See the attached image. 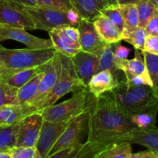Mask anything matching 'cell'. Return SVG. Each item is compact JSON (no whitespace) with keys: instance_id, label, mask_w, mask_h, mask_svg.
Wrapping results in <instances>:
<instances>
[{"instance_id":"obj_40","label":"cell","mask_w":158,"mask_h":158,"mask_svg":"<svg viewBox=\"0 0 158 158\" xmlns=\"http://www.w3.org/2000/svg\"><path fill=\"white\" fill-rule=\"evenodd\" d=\"M147 34L151 35H158V7H156L155 11L153 13L152 16L151 17L147 23L144 28Z\"/></svg>"},{"instance_id":"obj_10","label":"cell","mask_w":158,"mask_h":158,"mask_svg":"<svg viewBox=\"0 0 158 158\" xmlns=\"http://www.w3.org/2000/svg\"><path fill=\"white\" fill-rule=\"evenodd\" d=\"M0 25L34 30L35 26L29 14L21 6L0 0Z\"/></svg>"},{"instance_id":"obj_2","label":"cell","mask_w":158,"mask_h":158,"mask_svg":"<svg viewBox=\"0 0 158 158\" xmlns=\"http://www.w3.org/2000/svg\"><path fill=\"white\" fill-rule=\"evenodd\" d=\"M110 92L117 104L131 117L158 105V98L152 87L148 85L131 86L125 80Z\"/></svg>"},{"instance_id":"obj_8","label":"cell","mask_w":158,"mask_h":158,"mask_svg":"<svg viewBox=\"0 0 158 158\" xmlns=\"http://www.w3.org/2000/svg\"><path fill=\"white\" fill-rule=\"evenodd\" d=\"M43 120L39 112L24 117L19 123L15 147H35Z\"/></svg>"},{"instance_id":"obj_18","label":"cell","mask_w":158,"mask_h":158,"mask_svg":"<svg viewBox=\"0 0 158 158\" xmlns=\"http://www.w3.org/2000/svg\"><path fill=\"white\" fill-rule=\"evenodd\" d=\"M124 141L141 145L148 150L158 154V129L135 128L130 131L124 137Z\"/></svg>"},{"instance_id":"obj_36","label":"cell","mask_w":158,"mask_h":158,"mask_svg":"<svg viewBox=\"0 0 158 158\" xmlns=\"http://www.w3.org/2000/svg\"><path fill=\"white\" fill-rule=\"evenodd\" d=\"M36 6L67 12L73 9L69 0H36Z\"/></svg>"},{"instance_id":"obj_1","label":"cell","mask_w":158,"mask_h":158,"mask_svg":"<svg viewBox=\"0 0 158 158\" xmlns=\"http://www.w3.org/2000/svg\"><path fill=\"white\" fill-rule=\"evenodd\" d=\"M135 128L131 116L117 104L110 92L105 93L97 97L90 111L86 142L96 154L108 145L124 141Z\"/></svg>"},{"instance_id":"obj_25","label":"cell","mask_w":158,"mask_h":158,"mask_svg":"<svg viewBox=\"0 0 158 158\" xmlns=\"http://www.w3.org/2000/svg\"><path fill=\"white\" fill-rule=\"evenodd\" d=\"M158 111V105L151 109L140 114L131 116V121L140 129H155L157 121V114Z\"/></svg>"},{"instance_id":"obj_39","label":"cell","mask_w":158,"mask_h":158,"mask_svg":"<svg viewBox=\"0 0 158 158\" xmlns=\"http://www.w3.org/2000/svg\"><path fill=\"white\" fill-rule=\"evenodd\" d=\"M126 83L131 86H142V85H148L152 86V81L149 73L147 72L145 73L140 75L135 76L131 78L130 80H126Z\"/></svg>"},{"instance_id":"obj_5","label":"cell","mask_w":158,"mask_h":158,"mask_svg":"<svg viewBox=\"0 0 158 158\" xmlns=\"http://www.w3.org/2000/svg\"><path fill=\"white\" fill-rule=\"evenodd\" d=\"M56 53L54 48L43 49H8L0 45V63L9 69H24L43 66Z\"/></svg>"},{"instance_id":"obj_29","label":"cell","mask_w":158,"mask_h":158,"mask_svg":"<svg viewBox=\"0 0 158 158\" xmlns=\"http://www.w3.org/2000/svg\"><path fill=\"white\" fill-rule=\"evenodd\" d=\"M141 53L144 58L147 69L152 81L151 87L154 94L158 98V56L148 53L144 51H141Z\"/></svg>"},{"instance_id":"obj_50","label":"cell","mask_w":158,"mask_h":158,"mask_svg":"<svg viewBox=\"0 0 158 158\" xmlns=\"http://www.w3.org/2000/svg\"><path fill=\"white\" fill-rule=\"evenodd\" d=\"M154 2H155V4L157 5V6L158 7V0H154Z\"/></svg>"},{"instance_id":"obj_11","label":"cell","mask_w":158,"mask_h":158,"mask_svg":"<svg viewBox=\"0 0 158 158\" xmlns=\"http://www.w3.org/2000/svg\"><path fill=\"white\" fill-rule=\"evenodd\" d=\"M67 122L43 120L35 148L41 158H47L49 151L64 131Z\"/></svg>"},{"instance_id":"obj_44","label":"cell","mask_w":158,"mask_h":158,"mask_svg":"<svg viewBox=\"0 0 158 158\" xmlns=\"http://www.w3.org/2000/svg\"><path fill=\"white\" fill-rule=\"evenodd\" d=\"M16 6L25 7V6H36V0H5Z\"/></svg>"},{"instance_id":"obj_9","label":"cell","mask_w":158,"mask_h":158,"mask_svg":"<svg viewBox=\"0 0 158 158\" xmlns=\"http://www.w3.org/2000/svg\"><path fill=\"white\" fill-rule=\"evenodd\" d=\"M15 40L27 46L28 49H52L53 44L50 39L39 38L28 33L26 29L14 26L0 25V43L5 40Z\"/></svg>"},{"instance_id":"obj_19","label":"cell","mask_w":158,"mask_h":158,"mask_svg":"<svg viewBox=\"0 0 158 158\" xmlns=\"http://www.w3.org/2000/svg\"><path fill=\"white\" fill-rule=\"evenodd\" d=\"M94 27L103 42L109 44H115L122 40L121 33L117 26L103 14L97 15L94 20Z\"/></svg>"},{"instance_id":"obj_21","label":"cell","mask_w":158,"mask_h":158,"mask_svg":"<svg viewBox=\"0 0 158 158\" xmlns=\"http://www.w3.org/2000/svg\"><path fill=\"white\" fill-rule=\"evenodd\" d=\"M131 154V143L123 141L114 143L105 147L94 154L93 158H130Z\"/></svg>"},{"instance_id":"obj_33","label":"cell","mask_w":158,"mask_h":158,"mask_svg":"<svg viewBox=\"0 0 158 158\" xmlns=\"http://www.w3.org/2000/svg\"><path fill=\"white\" fill-rule=\"evenodd\" d=\"M19 123L9 127H0V148L15 147Z\"/></svg>"},{"instance_id":"obj_14","label":"cell","mask_w":158,"mask_h":158,"mask_svg":"<svg viewBox=\"0 0 158 158\" xmlns=\"http://www.w3.org/2000/svg\"><path fill=\"white\" fill-rule=\"evenodd\" d=\"M70 59L77 76L84 86L87 87L89 80L97 71L99 56L81 50Z\"/></svg>"},{"instance_id":"obj_27","label":"cell","mask_w":158,"mask_h":158,"mask_svg":"<svg viewBox=\"0 0 158 158\" xmlns=\"http://www.w3.org/2000/svg\"><path fill=\"white\" fill-rule=\"evenodd\" d=\"M147 35L148 34L143 28L137 26L134 29H123L121 33V39L132 45L136 49L143 51Z\"/></svg>"},{"instance_id":"obj_32","label":"cell","mask_w":158,"mask_h":158,"mask_svg":"<svg viewBox=\"0 0 158 158\" xmlns=\"http://www.w3.org/2000/svg\"><path fill=\"white\" fill-rule=\"evenodd\" d=\"M49 37H50V40H52V44H53V48L57 52L60 53L61 55L65 56L66 57H69V58H72L77 52L81 51L80 49H75V48L66 44L60 38V35L56 32V31L54 29L49 31Z\"/></svg>"},{"instance_id":"obj_45","label":"cell","mask_w":158,"mask_h":158,"mask_svg":"<svg viewBox=\"0 0 158 158\" xmlns=\"http://www.w3.org/2000/svg\"><path fill=\"white\" fill-rule=\"evenodd\" d=\"M12 148H0V158H12Z\"/></svg>"},{"instance_id":"obj_12","label":"cell","mask_w":158,"mask_h":158,"mask_svg":"<svg viewBox=\"0 0 158 158\" xmlns=\"http://www.w3.org/2000/svg\"><path fill=\"white\" fill-rule=\"evenodd\" d=\"M77 29L80 33V44L82 51L100 56L106 43L97 33L93 21L81 19Z\"/></svg>"},{"instance_id":"obj_34","label":"cell","mask_w":158,"mask_h":158,"mask_svg":"<svg viewBox=\"0 0 158 158\" xmlns=\"http://www.w3.org/2000/svg\"><path fill=\"white\" fill-rule=\"evenodd\" d=\"M19 88L8 84L6 82L0 83V106L13 104Z\"/></svg>"},{"instance_id":"obj_42","label":"cell","mask_w":158,"mask_h":158,"mask_svg":"<svg viewBox=\"0 0 158 158\" xmlns=\"http://www.w3.org/2000/svg\"><path fill=\"white\" fill-rule=\"evenodd\" d=\"M66 17H67V20L71 26H73V27L76 28L78 27L81 17L80 16L79 13L75 9H72L70 10L67 11L66 12Z\"/></svg>"},{"instance_id":"obj_13","label":"cell","mask_w":158,"mask_h":158,"mask_svg":"<svg viewBox=\"0 0 158 158\" xmlns=\"http://www.w3.org/2000/svg\"><path fill=\"white\" fill-rule=\"evenodd\" d=\"M60 60V53L56 52L53 58L51 59L49 62L46 63L44 73L39 84L35 97L27 105L35 107V105L40 103L43 98H45L48 95V94L52 90L56 81Z\"/></svg>"},{"instance_id":"obj_47","label":"cell","mask_w":158,"mask_h":158,"mask_svg":"<svg viewBox=\"0 0 158 158\" xmlns=\"http://www.w3.org/2000/svg\"><path fill=\"white\" fill-rule=\"evenodd\" d=\"M141 0H117V5L124 4H137Z\"/></svg>"},{"instance_id":"obj_22","label":"cell","mask_w":158,"mask_h":158,"mask_svg":"<svg viewBox=\"0 0 158 158\" xmlns=\"http://www.w3.org/2000/svg\"><path fill=\"white\" fill-rule=\"evenodd\" d=\"M43 73H44V71L43 73L37 74L32 80L27 82L23 86L19 88L16 98H15L13 104L27 105L33 100L37 93L39 84H40V80L43 77Z\"/></svg>"},{"instance_id":"obj_35","label":"cell","mask_w":158,"mask_h":158,"mask_svg":"<svg viewBox=\"0 0 158 158\" xmlns=\"http://www.w3.org/2000/svg\"><path fill=\"white\" fill-rule=\"evenodd\" d=\"M100 14H103L105 16L107 17L117 26L120 33H122L124 29V24H123V18L119 11L117 5H108L101 11Z\"/></svg>"},{"instance_id":"obj_28","label":"cell","mask_w":158,"mask_h":158,"mask_svg":"<svg viewBox=\"0 0 158 158\" xmlns=\"http://www.w3.org/2000/svg\"><path fill=\"white\" fill-rule=\"evenodd\" d=\"M123 18L124 29H134L138 26L139 19L136 4L117 5Z\"/></svg>"},{"instance_id":"obj_26","label":"cell","mask_w":158,"mask_h":158,"mask_svg":"<svg viewBox=\"0 0 158 158\" xmlns=\"http://www.w3.org/2000/svg\"><path fill=\"white\" fill-rule=\"evenodd\" d=\"M114 45L115 44H109V43L105 45L103 51L99 56V61L96 73L103 70L110 71L113 73H117L119 70H117L115 65L114 52Z\"/></svg>"},{"instance_id":"obj_20","label":"cell","mask_w":158,"mask_h":158,"mask_svg":"<svg viewBox=\"0 0 158 158\" xmlns=\"http://www.w3.org/2000/svg\"><path fill=\"white\" fill-rule=\"evenodd\" d=\"M81 19L93 21L108 6L107 0H69Z\"/></svg>"},{"instance_id":"obj_15","label":"cell","mask_w":158,"mask_h":158,"mask_svg":"<svg viewBox=\"0 0 158 158\" xmlns=\"http://www.w3.org/2000/svg\"><path fill=\"white\" fill-rule=\"evenodd\" d=\"M122 80H119L117 73L107 70L100 71L92 77L87 86V89L95 97L111 91L117 87Z\"/></svg>"},{"instance_id":"obj_30","label":"cell","mask_w":158,"mask_h":158,"mask_svg":"<svg viewBox=\"0 0 158 158\" xmlns=\"http://www.w3.org/2000/svg\"><path fill=\"white\" fill-rule=\"evenodd\" d=\"M54 30L66 44L75 49L82 50L80 44V33L77 28L66 26L56 28Z\"/></svg>"},{"instance_id":"obj_48","label":"cell","mask_w":158,"mask_h":158,"mask_svg":"<svg viewBox=\"0 0 158 158\" xmlns=\"http://www.w3.org/2000/svg\"><path fill=\"white\" fill-rule=\"evenodd\" d=\"M11 70H13V69H6V68L3 67L2 65L0 63V75L1 74H4V73H6L9 72V71Z\"/></svg>"},{"instance_id":"obj_37","label":"cell","mask_w":158,"mask_h":158,"mask_svg":"<svg viewBox=\"0 0 158 158\" xmlns=\"http://www.w3.org/2000/svg\"><path fill=\"white\" fill-rule=\"evenodd\" d=\"M12 158H41L35 147H13Z\"/></svg>"},{"instance_id":"obj_4","label":"cell","mask_w":158,"mask_h":158,"mask_svg":"<svg viewBox=\"0 0 158 158\" xmlns=\"http://www.w3.org/2000/svg\"><path fill=\"white\" fill-rule=\"evenodd\" d=\"M97 97L89 92L87 88L74 92L69 100L44 108L38 111L43 120L51 122H68L87 110L92 109Z\"/></svg>"},{"instance_id":"obj_46","label":"cell","mask_w":158,"mask_h":158,"mask_svg":"<svg viewBox=\"0 0 158 158\" xmlns=\"http://www.w3.org/2000/svg\"><path fill=\"white\" fill-rule=\"evenodd\" d=\"M19 70H21V69H13V70L9 71V72L6 73L1 74V75H0V83L6 82L9 77H10L11 76L13 75L14 73H17L18 71H19Z\"/></svg>"},{"instance_id":"obj_6","label":"cell","mask_w":158,"mask_h":158,"mask_svg":"<svg viewBox=\"0 0 158 158\" xmlns=\"http://www.w3.org/2000/svg\"><path fill=\"white\" fill-rule=\"evenodd\" d=\"M91 110L84 111L67 122L64 131L49 151L48 157L62 150L83 143V139L88 135V124Z\"/></svg>"},{"instance_id":"obj_7","label":"cell","mask_w":158,"mask_h":158,"mask_svg":"<svg viewBox=\"0 0 158 158\" xmlns=\"http://www.w3.org/2000/svg\"><path fill=\"white\" fill-rule=\"evenodd\" d=\"M23 8L30 16L35 29L49 32L56 28L70 26L66 17V12L36 6Z\"/></svg>"},{"instance_id":"obj_3","label":"cell","mask_w":158,"mask_h":158,"mask_svg":"<svg viewBox=\"0 0 158 158\" xmlns=\"http://www.w3.org/2000/svg\"><path fill=\"white\" fill-rule=\"evenodd\" d=\"M60 60L56 81L48 95L35 106L34 108L36 112L55 104L60 98L69 93H74L86 88L77 76L71 59L60 53Z\"/></svg>"},{"instance_id":"obj_41","label":"cell","mask_w":158,"mask_h":158,"mask_svg":"<svg viewBox=\"0 0 158 158\" xmlns=\"http://www.w3.org/2000/svg\"><path fill=\"white\" fill-rule=\"evenodd\" d=\"M114 58L117 59H127L129 56L131 49L123 45L120 44V43H115L114 45Z\"/></svg>"},{"instance_id":"obj_17","label":"cell","mask_w":158,"mask_h":158,"mask_svg":"<svg viewBox=\"0 0 158 158\" xmlns=\"http://www.w3.org/2000/svg\"><path fill=\"white\" fill-rule=\"evenodd\" d=\"M114 60L116 68L117 70L123 73L126 80H130L133 77L148 72L144 58L142 55L141 51L139 49H135L134 57L131 60L117 58H114Z\"/></svg>"},{"instance_id":"obj_31","label":"cell","mask_w":158,"mask_h":158,"mask_svg":"<svg viewBox=\"0 0 158 158\" xmlns=\"http://www.w3.org/2000/svg\"><path fill=\"white\" fill-rule=\"evenodd\" d=\"M138 13V26L144 29L148 20L152 16L157 5L154 0H141L136 4Z\"/></svg>"},{"instance_id":"obj_43","label":"cell","mask_w":158,"mask_h":158,"mask_svg":"<svg viewBox=\"0 0 158 158\" xmlns=\"http://www.w3.org/2000/svg\"><path fill=\"white\" fill-rule=\"evenodd\" d=\"M130 158H157V155L151 150L140 151V152L134 153L131 154Z\"/></svg>"},{"instance_id":"obj_16","label":"cell","mask_w":158,"mask_h":158,"mask_svg":"<svg viewBox=\"0 0 158 158\" xmlns=\"http://www.w3.org/2000/svg\"><path fill=\"white\" fill-rule=\"evenodd\" d=\"M35 112V108L29 105L9 104L0 106V127L17 124L24 117Z\"/></svg>"},{"instance_id":"obj_24","label":"cell","mask_w":158,"mask_h":158,"mask_svg":"<svg viewBox=\"0 0 158 158\" xmlns=\"http://www.w3.org/2000/svg\"><path fill=\"white\" fill-rule=\"evenodd\" d=\"M45 65L46 64L43 66L21 69L9 77L6 83L16 88H20L29 80H32L37 74L43 73L45 70Z\"/></svg>"},{"instance_id":"obj_49","label":"cell","mask_w":158,"mask_h":158,"mask_svg":"<svg viewBox=\"0 0 158 158\" xmlns=\"http://www.w3.org/2000/svg\"><path fill=\"white\" fill-rule=\"evenodd\" d=\"M110 5H117V0H107Z\"/></svg>"},{"instance_id":"obj_23","label":"cell","mask_w":158,"mask_h":158,"mask_svg":"<svg viewBox=\"0 0 158 158\" xmlns=\"http://www.w3.org/2000/svg\"><path fill=\"white\" fill-rule=\"evenodd\" d=\"M94 154L87 142H85L62 150L47 158H93Z\"/></svg>"},{"instance_id":"obj_38","label":"cell","mask_w":158,"mask_h":158,"mask_svg":"<svg viewBox=\"0 0 158 158\" xmlns=\"http://www.w3.org/2000/svg\"><path fill=\"white\" fill-rule=\"evenodd\" d=\"M143 51L158 56V35H147Z\"/></svg>"}]
</instances>
